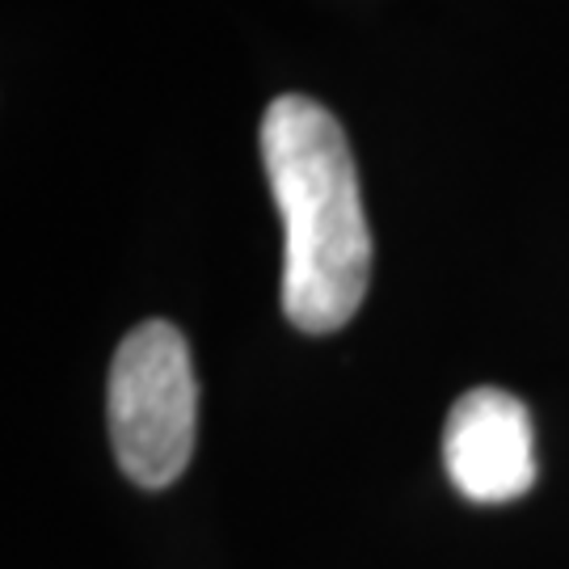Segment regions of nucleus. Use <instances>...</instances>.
Instances as JSON below:
<instances>
[{
    "mask_svg": "<svg viewBox=\"0 0 569 569\" xmlns=\"http://www.w3.org/2000/svg\"><path fill=\"white\" fill-rule=\"evenodd\" d=\"M262 164L283 216V312L305 333H333L363 308L371 283L359 173L338 119L283 93L262 114Z\"/></svg>",
    "mask_w": 569,
    "mask_h": 569,
    "instance_id": "1",
    "label": "nucleus"
},
{
    "mask_svg": "<svg viewBox=\"0 0 569 569\" xmlns=\"http://www.w3.org/2000/svg\"><path fill=\"white\" fill-rule=\"evenodd\" d=\"M110 448L140 489L173 486L194 451L199 385L190 346L169 321H143L114 350L110 388Z\"/></svg>",
    "mask_w": 569,
    "mask_h": 569,
    "instance_id": "2",
    "label": "nucleus"
},
{
    "mask_svg": "<svg viewBox=\"0 0 569 569\" xmlns=\"http://www.w3.org/2000/svg\"><path fill=\"white\" fill-rule=\"evenodd\" d=\"M443 465L468 502H510L536 481L531 418L507 388H468L451 406Z\"/></svg>",
    "mask_w": 569,
    "mask_h": 569,
    "instance_id": "3",
    "label": "nucleus"
}]
</instances>
